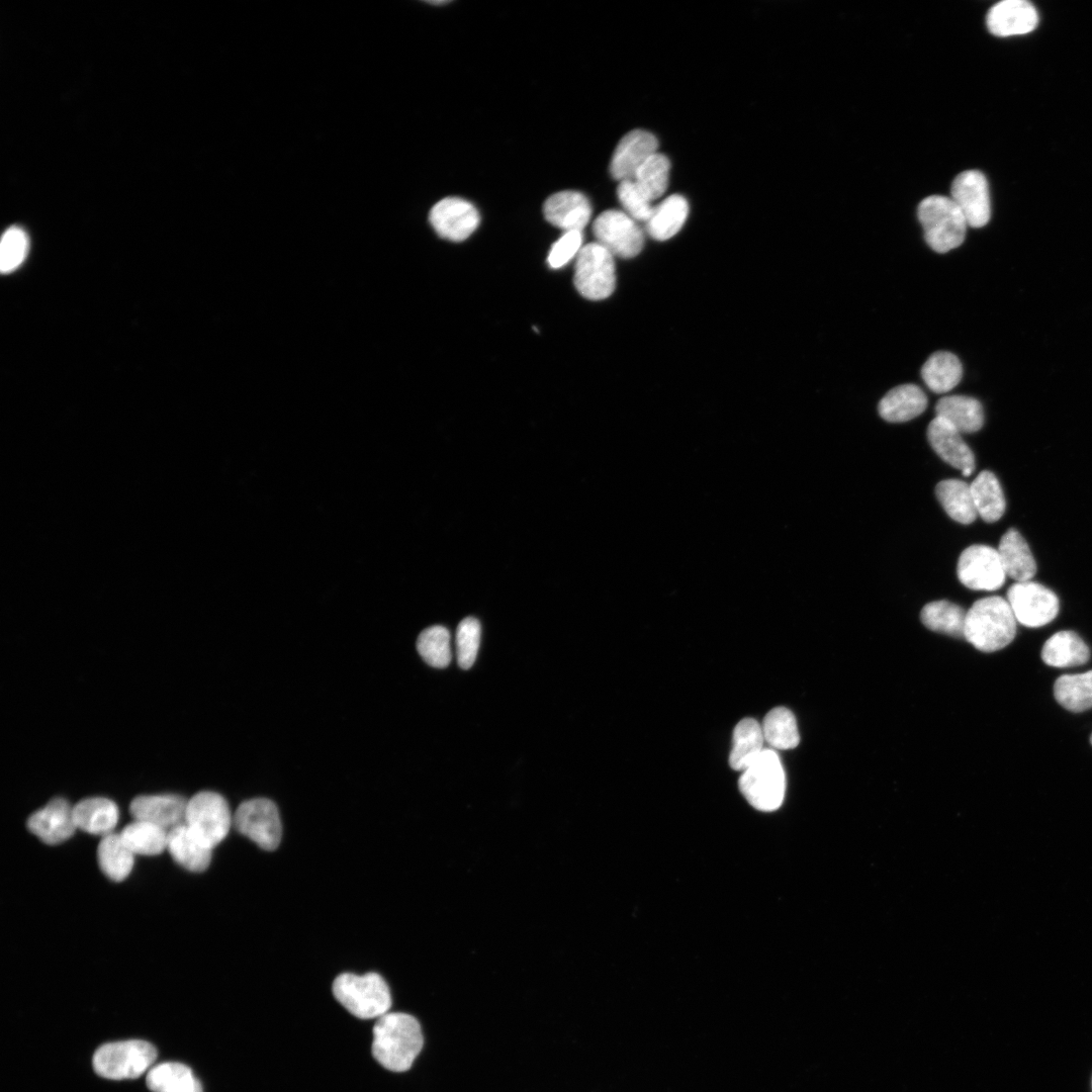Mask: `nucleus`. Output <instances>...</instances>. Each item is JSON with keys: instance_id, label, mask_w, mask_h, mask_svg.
<instances>
[{"instance_id": "37998d69", "label": "nucleus", "mask_w": 1092, "mask_h": 1092, "mask_svg": "<svg viewBox=\"0 0 1092 1092\" xmlns=\"http://www.w3.org/2000/svg\"><path fill=\"white\" fill-rule=\"evenodd\" d=\"M583 242L582 231H567L551 246L547 263L552 269H559L576 258Z\"/></svg>"}, {"instance_id": "a211bd4d", "label": "nucleus", "mask_w": 1092, "mask_h": 1092, "mask_svg": "<svg viewBox=\"0 0 1092 1092\" xmlns=\"http://www.w3.org/2000/svg\"><path fill=\"white\" fill-rule=\"evenodd\" d=\"M1036 8L1025 0H1003L993 5L987 13L989 31L999 37L1025 34L1038 24Z\"/></svg>"}, {"instance_id": "c85d7f7f", "label": "nucleus", "mask_w": 1092, "mask_h": 1092, "mask_svg": "<svg viewBox=\"0 0 1092 1092\" xmlns=\"http://www.w3.org/2000/svg\"><path fill=\"white\" fill-rule=\"evenodd\" d=\"M970 487L977 514L987 523L998 521L1005 512L1006 502L995 474L981 471Z\"/></svg>"}, {"instance_id": "a878e982", "label": "nucleus", "mask_w": 1092, "mask_h": 1092, "mask_svg": "<svg viewBox=\"0 0 1092 1092\" xmlns=\"http://www.w3.org/2000/svg\"><path fill=\"white\" fill-rule=\"evenodd\" d=\"M935 417L953 426L960 433H975L984 425L981 402L967 395L943 396L935 404Z\"/></svg>"}, {"instance_id": "6e6552de", "label": "nucleus", "mask_w": 1092, "mask_h": 1092, "mask_svg": "<svg viewBox=\"0 0 1092 1092\" xmlns=\"http://www.w3.org/2000/svg\"><path fill=\"white\" fill-rule=\"evenodd\" d=\"M185 824L213 849L228 835L233 825V816L221 795L203 791L187 801Z\"/></svg>"}, {"instance_id": "39448f33", "label": "nucleus", "mask_w": 1092, "mask_h": 1092, "mask_svg": "<svg viewBox=\"0 0 1092 1092\" xmlns=\"http://www.w3.org/2000/svg\"><path fill=\"white\" fill-rule=\"evenodd\" d=\"M917 216L927 245L937 253H946L965 241L968 222L950 197L931 195L918 205Z\"/></svg>"}, {"instance_id": "cd10ccee", "label": "nucleus", "mask_w": 1092, "mask_h": 1092, "mask_svg": "<svg viewBox=\"0 0 1092 1092\" xmlns=\"http://www.w3.org/2000/svg\"><path fill=\"white\" fill-rule=\"evenodd\" d=\"M764 737L761 725L752 718L740 720L733 730L730 766L743 771L761 753Z\"/></svg>"}, {"instance_id": "aec40b11", "label": "nucleus", "mask_w": 1092, "mask_h": 1092, "mask_svg": "<svg viewBox=\"0 0 1092 1092\" xmlns=\"http://www.w3.org/2000/svg\"><path fill=\"white\" fill-rule=\"evenodd\" d=\"M543 212L548 222L564 232L582 231L590 219L592 206L581 192L563 190L546 199Z\"/></svg>"}, {"instance_id": "bb28decb", "label": "nucleus", "mask_w": 1092, "mask_h": 1092, "mask_svg": "<svg viewBox=\"0 0 1092 1092\" xmlns=\"http://www.w3.org/2000/svg\"><path fill=\"white\" fill-rule=\"evenodd\" d=\"M689 214L687 199L673 194L653 207L646 223L648 235L657 241H665L679 232Z\"/></svg>"}, {"instance_id": "20e7f679", "label": "nucleus", "mask_w": 1092, "mask_h": 1092, "mask_svg": "<svg viewBox=\"0 0 1092 1092\" xmlns=\"http://www.w3.org/2000/svg\"><path fill=\"white\" fill-rule=\"evenodd\" d=\"M333 994L351 1014L361 1019L379 1018L391 1006L389 988L376 973L341 974L333 983Z\"/></svg>"}, {"instance_id": "58836bf2", "label": "nucleus", "mask_w": 1092, "mask_h": 1092, "mask_svg": "<svg viewBox=\"0 0 1092 1092\" xmlns=\"http://www.w3.org/2000/svg\"><path fill=\"white\" fill-rule=\"evenodd\" d=\"M670 163L661 153L649 157L636 172L633 180L651 201L660 197L668 185Z\"/></svg>"}, {"instance_id": "412c9836", "label": "nucleus", "mask_w": 1092, "mask_h": 1092, "mask_svg": "<svg viewBox=\"0 0 1092 1092\" xmlns=\"http://www.w3.org/2000/svg\"><path fill=\"white\" fill-rule=\"evenodd\" d=\"M167 849L178 864L190 872L205 871L211 860L212 848L197 837L185 823L168 831Z\"/></svg>"}, {"instance_id": "72a5a7b5", "label": "nucleus", "mask_w": 1092, "mask_h": 1092, "mask_svg": "<svg viewBox=\"0 0 1092 1092\" xmlns=\"http://www.w3.org/2000/svg\"><path fill=\"white\" fill-rule=\"evenodd\" d=\"M1057 702L1071 712H1084L1092 708V670L1076 674H1063L1054 685Z\"/></svg>"}, {"instance_id": "7ed1b4c3", "label": "nucleus", "mask_w": 1092, "mask_h": 1092, "mask_svg": "<svg viewBox=\"0 0 1092 1092\" xmlns=\"http://www.w3.org/2000/svg\"><path fill=\"white\" fill-rule=\"evenodd\" d=\"M739 790L757 810L770 812L783 803L786 776L778 753L764 748L739 778Z\"/></svg>"}, {"instance_id": "2eb2a0df", "label": "nucleus", "mask_w": 1092, "mask_h": 1092, "mask_svg": "<svg viewBox=\"0 0 1092 1092\" xmlns=\"http://www.w3.org/2000/svg\"><path fill=\"white\" fill-rule=\"evenodd\" d=\"M27 828L47 844L62 843L77 829L73 807L63 798H54L28 817Z\"/></svg>"}, {"instance_id": "9b49d317", "label": "nucleus", "mask_w": 1092, "mask_h": 1092, "mask_svg": "<svg viewBox=\"0 0 1092 1092\" xmlns=\"http://www.w3.org/2000/svg\"><path fill=\"white\" fill-rule=\"evenodd\" d=\"M597 243L613 256L633 258L644 245V236L637 221L623 210L609 209L602 212L593 223Z\"/></svg>"}, {"instance_id": "5701e85b", "label": "nucleus", "mask_w": 1092, "mask_h": 1092, "mask_svg": "<svg viewBox=\"0 0 1092 1092\" xmlns=\"http://www.w3.org/2000/svg\"><path fill=\"white\" fill-rule=\"evenodd\" d=\"M997 551L1006 576L1016 582L1031 580L1036 563L1027 542L1016 529L1010 528L1002 535Z\"/></svg>"}, {"instance_id": "f257e3e1", "label": "nucleus", "mask_w": 1092, "mask_h": 1092, "mask_svg": "<svg viewBox=\"0 0 1092 1092\" xmlns=\"http://www.w3.org/2000/svg\"><path fill=\"white\" fill-rule=\"evenodd\" d=\"M424 1043L421 1025L406 1013L387 1012L377 1018L373 1028L372 1055L385 1069L407 1071Z\"/></svg>"}, {"instance_id": "f03ea898", "label": "nucleus", "mask_w": 1092, "mask_h": 1092, "mask_svg": "<svg viewBox=\"0 0 1092 1092\" xmlns=\"http://www.w3.org/2000/svg\"><path fill=\"white\" fill-rule=\"evenodd\" d=\"M1016 623L1006 599L983 598L966 612L964 637L980 651H998L1014 639Z\"/></svg>"}, {"instance_id": "f8f14e48", "label": "nucleus", "mask_w": 1092, "mask_h": 1092, "mask_svg": "<svg viewBox=\"0 0 1092 1092\" xmlns=\"http://www.w3.org/2000/svg\"><path fill=\"white\" fill-rule=\"evenodd\" d=\"M957 574L960 581L974 590H995L1005 581V571L997 549L983 544L971 545L961 553Z\"/></svg>"}, {"instance_id": "c756f323", "label": "nucleus", "mask_w": 1092, "mask_h": 1092, "mask_svg": "<svg viewBox=\"0 0 1092 1092\" xmlns=\"http://www.w3.org/2000/svg\"><path fill=\"white\" fill-rule=\"evenodd\" d=\"M927 387L935 393H945L954 388L962 379L960 359L947 351H938L928 357L921 369Z\"/></svg>"}, {"instance_id": "393cba45", "label": "nucleus", "mask_w": 1092, "mask_h": 1092, "mask_svg": "<svg viewBox=\"0 0 1092 1092\" xmlns=\"http://www.w3.org/2000/svg\"><path fill=\"white\" fill-rule=\"evenodd\" d=\"M1090 650L1075 632L1063 630L1051 636L1042 646L1041 659L1053 667H1073L1085 664Z\"/></svg>"}, {"instance_id": "6ab92c4d", "label": "nucleus", "mask_w": 1092, "mask_h": 1092, "mask_svg": "<svg viewBox=\"0 0 1092 1092\" xmlns=\"http://www.w3.org/2000/svg\"><path fill=\"white\" fill-rule=\"evenodd\" d=\"M187 801L174 794L143 795L131 801L129 811L134 820L150 822L169 831L185 823Z\"/></svg>"}, {"instance_id": "1a4fd4ad", "label": "nucleus", "mask_w": 1092, "mask_h": 1092, "mask_svg": "<svg viewBox=\"0 0 1092 1092\" xmlns=\"http://www.w3.org/2000/svg\"><path fill=\"white\" fill-rule=\"evenodd\" d=\"M233 825L262 849L274 850L280 843V815L269 799L255 798L240 804L233 816Z\"/></svg>"}, {"instance_id": "2f4dec72", "label": "nucleus", "mask_w": 1092, "mask_h": 1092, "mask_svg": "<svg viewBox=\"0 0 1092 1092\" xmlns=\"http://www.w3.org/2000/svg\"><path fill=\"white\" fill-rule=\"evenodd\" d=\"M97 860L103 874L114 882H121L130 874L134 853L119 833L102 836L97 848Z\"/></svg>"}, {"instance_id": "c9c22d12", "label": "nucleus", "mask_w": 1092, "mask_h": 1092, "mask_svg": "<svg viewBox=\"0 0 1092 1092\" xmlns=\"http://www.w3.org/2000/svg\"><path fill=\"white\" fill-rule=\"evenodd\" d=\"M761 728L764 741L772 748L780 750L792 749L800 742L796 718L785 707L771 709L765 715Z\"/></svg>"}, {"instance_id": "79ce46f5", "label": "nucleus", "mask_w": 1092, "mask_h": 1092, "mask_svg": "<svg viewBox=\"0 0 1092 1092\" xmlns=\"http://www.w3.org/2000/svg\"><path fill=\"white\" fill-rule=\"evenodd\" d=\"M617 196L624 211L632 218L636 221L646 222L648 220L654 206H652V201L633 179L619 182Z\"/></svg>"}, {"instance_id": "a19ab883", "label": "nucleus", "mask_w": 1092, "mask_h": 1092, "mask_svg": "<svg viewBox=\"0 0 1092 1092\" xmlns=\"http://www.w3.org/2000/svg\"><path fill=\"white\" fill-rule=\"evenodd\" d=\"M481 627L477 619L467 617L463 619L456 630V654L461 668H470L478 652Z\"/></svg>"}, {"instance_id": "dca6fc26", "label": "nucleus", "mask_w": 1092, "mask_h": 1092, "mask_svg": "<svg viewBox=\"0 0 1092 1092\" xmlns=\"http://www.w3.org/2000/svg\"><path fill=\"white\" fill-rule=\"evenodd\" d=\"M658 147L654 134L643 129L626 133L618 143L610 163V173L616 180L633 179L642 164Z\"/></svg>"}, {"instance_id": "4be33fe9", "label": "nucleus", "mask_w": 1092, "mask_h": 1092, "mask_svg": "<svg viewBox=\"0 0 1092 1092\" xmlns=\"http://www.w3.org/2000/svg\"><path fill=\"white\" fill-rule=\"evenodd\" d=\"M927 406L924 391L915 384H902L889 390L880 400L878 411L885 421L903 423L920 416Z\"/></svg>"}, {"instance_id": "423d86ee", "label": "nucleus", "mask_w": 1092, "mask_h": 1092, "mask_svg": "<svg viewBox=\"0 0 1092 1092\" xmlns=\"http://www.w3.org/2000/svg\"><path fill=\"white\" fill-rule=\"evenodd\" d=\"M156 1049L145 1040H125L101 1045L93 1056L95 1072L107 1079H134L155 1062Z\"/></svg>"}, {"instance_id": "4468645a", "label": "nucleus", "mask_w": 1092, "mask_h": 1092, "mask_svg": "<svg viewBox=\"0 0 1092 1092\" xmlns=\"http://www.w3.org/2000/svg\"><path fill=\"white\" fill-rule=\"evenodd\" d=\"M429 219L441 238L461 242L477 229L480 215L471 202L460 197H446L432 207Z\"/></svg>"}, {"instance_id": "f3484780", "label": "nucleus", "mask_w": 1092, "mask_h": 1092, "mask_svg": "<svg viewBox=\"0 0 1092 1092\" xmlns=\"http://www.w3.org/2000/svg\"><path fill=\"white\" fill-rule=\"evenodd\" d=\"M927 439L936 454L969 476L975 469V456L962 433L945 420L935 417L927 427Z\"/></svg>"}, {"instance_id": "c03bdc74", "label": "nucleus", "mask_w": 1092, "mask_h": 1092, "mask_svg": "<svg viewBox=\"0 0 1092 1092\" xmlns=\"http://www.w3.org/2000/svg\"><path fill=\"white\" fill-rule=\"evenodd\" d=\"M1090 742H1091V744H1092V734H1091V736H1090Z\"/></svg>"}, {"instance_id": "ea45409f", "label": "nucleus", "mask_w": 1092, "mask_h": 1092, "mask_svg": "<svg viewBox=\"0 0 1092 1092\" xmlns=\"http://www.w3.org/2000/svg\"><path fill=\"white\" fill-rule=\"evenodd\" d=\"M29 241L26 233L13 225L5 231L0 245V269L10 273L17 269L26 258Z\"/></svg>"}, {"instance_id": "b1692460", "label": "nucleus", "mask_w": 1092, "mask_h": 1092, "mask_svg": "<svg viewBox=\"0 0 1092 1092\" xmlns=\"http://www.w3.org/2000/svg\"><path fill=\"white\" fill-rule=\"evenodd\" d=\"M73 812L77 829L101 836L112 833L119 817L115 803L102 797L81 800L73 806Z\"/></svg>"}, {"instance_id": "0eeeda50", "label": "nucleus", "mask_w": 1092, "mask_h": 1092, "mask_svg": "<svg viewBox=\"0 0 1092 1092\" xmlns=\"http://www.w3.org/2000/svg\"><path fill=\"white\" fill-rule=\"evenodd\" d=\"M574 285L590 300L609 297L616 285L614 256L597 242L584 245L575 258Z\"/></svg>"}, {"instance_id": "ddd939ff", "label": "nucleus", "mask_w": 1092, "mask_h": 1092, "mask_svg": "<svg viewBox=\"0 0 1092 1092\" xmlns=\"http://www.w3.org/2000/svg\"><path fill=\"white\" fill-rule=\"evenodd\" d=\"M950 198L963 212L968 225L982 228L991 217V201L988 182L978 170L960 173L952 181Z\"/></svg>"}, {"instance_id": "4c0bfd02", "label": "nucleus", "mask_w": 1092, "mask_h": 1092, "mask_svg": "<svg viewBox=\"0 0 1092 1092\" xmlns=\"http://www.w3.org/2000/svg\"><path fill=\"white\" fill-rule=\"evenodd\" d=\"M417 649L429 665L437 668L448 666L452 659L448 629L436 625L423 630L417 640Z\"/></svg>"}, {"instance_id": "f704fd0d", "label": "nucleus", "mask_w": 1092, "mask_h": 1092, "mask_svg": "<svg viewBox=\"0 0 1092 1092\" xmlns=\"http://www.w3.org/2000/svg\"><path fill=\"white\" fill-rule=\"evenodd\" d=\"M966 611L949 601L940 600L926 604L920 613L922 624L937 633L964 637Z\"/></svg>"}, {"instance_id": "9d476101", "label": "nucleus", "mask_w": 1092, "mask_h": 1092, "mask_svg": "<svg viewBox=\"0 0 1092 1092\" xmlns=\"http://www.w3.org/2000/svg\"><path fill=\"white\" fill-rule=\"evenodd\" d=\"M1007 602L1017 622L1037 628L1052 622L1058 615L1060 603L1057 595L1036 581L1013 583L1007 592Z\"/></svg>"}, {"instance_id": "e433bc0d", "label": "nucleus", "mask_w": 1092, "mask_h": 1092, "mask_svg": "<svg viewBox=\"0 0 1092 1092\" xmlns=\"http://www.w3.org/2000/svg\"><path fill=\"white\" fill-rule=\"evenodd\" d=\"M119 834L134 854L156 855L167 849L168 830L150 822L134 820Z\"/></svg>"}, {"instance_id": "473e14b6", "label": "nucleus", "mask_w": 1092, "mask_h": 1092, "mask_svg": "<svg viewBox=\"0 0 1092 1092\" xmlns=\"http://www.w3.org/2000/svg\"><path fill=\"white\" fill-rule=\"evenodd\" d=\"M146 1081L152 1092H202L201 1084L191 1069L180 1063L155 1066L148 1073Z\"/></svg>"}, {"instance_id": "7c9ffc66", "label": "nucleus", "mask_w": 1092, "mask_h": 1092, "mask_svg": "<svg viewBox=\"0 0 1092 1092\" xmlns=\"http://www.w3.org/2000/svg\"><path fill=\"white\" fill-rule=\"evenodd\" d=\"M936 497L945 513L958 523L969 525L978 514L974 505L971 487L960 479H945L935 487Z\"/></svg>"}]
</instances>
